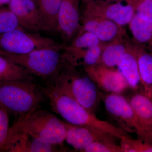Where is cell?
I'll return each instance as SVG.
<instances>
[{
	"label": "cell",
	"mask_w": 152,
	"mask_h": 152,
	"mask_svg": "<svg viewBox=\"0 0 152 152\" xmlns=\"http://www.w3.org/2000/svg\"><path fill=\"white\" fill-rule=\"evenodd\" d=\"M42 88L45 96L49 99L53 110L67 123L107 133L119 140L124 137H130L128 133L122 128L100 119L94 113L88 110L53 86H48Z\"/></svg>",
	"instance_id": "cell-1"
},
{
	"label": "cell",
	"mask_w": 152,
	"mask_h": 152,
	"mask_svg": "<svg viewBox=\"0 0 152 152\" xmlns=\"http://www.w3.org/2000/svg\"><path fill=\"white\" fill-rule=\"evenodd\" d=\"M46 96L34 80L0 81V104L20 117L39 108Z\"/></svg>",
	"instance_id": "cell-2"
},
{
	"label": "cell",
	"mask_w": 152,
	"mask_h": 152,
	"mask_svg": "<svg viewBox=\"0 0 152 152\" xmlns=\"http://www.w3.org/2000/svg\"><path fill=\"white\" fill-rule=\"evenodd\" d=\"M64 61L59 73L52 85L72 98L77 102L94 113L101 99L98 87L86 74Z\"/></svg>",
	"instance_id": "cell-3"
},
{
	"label": "cell",
	"mask_w": 152,
	"mask_h": 152,
	"mask_svg": "<svg viewBox=\"0 0 152 152\" xmlns=\"http://www.w3.org/2000/svg\"><path fill=\"white\" fill-rule=\"evenodd\" d=\"M64 49H42L21 54L0 50V55L24 68L33 75L46 81L48 85H51L59 73L64 61L63 53H61Z\"/></svg>",
	"instance_id": "cell-4"
},
{
	"label": "cell",
	"mask_w": 152,
	"mask_h": 152,
	"mask_svg": "<svg viewBox=\"0 0 152 152\" xmlns=\"http://www.w3.org/2000/svg\"><path fill=\"white\" fill-rule=\"evenodd\" d=\"M19 118L25 129L33 136L60 146L65 141L66 122L54 114L37 108Z\"/></svg>",
	"instance_id": "cell-5"
},
{
	"label": "cell",
	"mask_w": 152,
	"mask_h": 152,
	"mask_svg": "<svg viewBox=\"0 0 152 152\" xmlns=\"http://www.w3.org/2000/svg\"><path fill=\"white\" fill-rule=\"evenodd\" d=\"M65 46L39 33L27 31L22 28L0 34V50L10 53L21 54L45 49H63Z\"/></svg>",
	"instance_id": "cell-6"
},
{
	"label": "cell",
	"mask_w": 152,
	"mask_h": 152,
	"mask_svg": "<svg viewBox=\"0 0 152 152\" xmlns=\"http://www.w3.org/2000/svg\"><path fill=\"white\" fill-rule=\"evenodd\" d=\"M81 1V17L103 18L123 27L129 25L135 14V7L132 0Z\"/></svg>",
	"instance_id": "cell-7"
},
{
	"label": "cell",
	"mask_w": 152,
	"mask_h": 152,
	"mask_svg": "<svg viewBox=\"0 0 152 152\" xmlns=\"http://www.w3.org/2000/svg\"><path fill=\"white\" fill-rule=\"evenodd\" d=\"M101 98L106 110L119 123L121 128L127 132L135 133L138 139L147 142L138 118L128 100L119 94L113 93L101 95Z\"/></svg>",
	"instance_id": "cell-8"
},
{
	"label": "cell",
	"mask_w": 152,
	"mask_h": 152,
	"mask_svg": "<svg viewBox=\"0 0 152 152\" xmlns=\"http://www.w3.org/2000/svg\"><path fill=\"white\" fill-rule=\"evenodd\" d=\"M50 148L48 142L26 130L19 118L9 129L4 152H47Z\"/></svg>",
	"instance_id": "cell-9"
},
{
	"label": "cell",
	"mask_w": 152,
	"mask_h": 152,
	"mask_svg": "<svg viewBox=\"0 0 152 152\" xmlns=\"http://www.w3.org/2000/svg\"><path fill=\"white\" fill-rule=\"evenodd\" d=\"M81 1L61 0L58 14V33L65 45L72 42L80 29Z\"/></svg>",
	"instance_id": "cell-10"
},
{
	"label": "cell",
	"mask_w": 152,
	"mask_h": 152,
	"mask_svg": "<svg viewBox=\"0 0 152 152\" xmlns=\"http://www.w3.org/2000/svg\"><path fill=\"white\" fill-rule=\"evenodd\" d=\"M83 67L85 73L98 88L106 92L120 94L129 88L117 69L106 66L102 64Z\"/></svg>",
	"instance_id": "cell-11"
},
{
	"label": "cell",
	"mask_w": 152,
	"mask_h": 152,
	"mask_svg": "<svg viewBox=\"0 0 152 152\" xmlns=\"http://www.w3.org/2000/svg\"><path fill=\"white\" fill-rule=\"evenodd\" d=\"M84 32L94 34L101 42L105 44L126 36L123 26L110 20L98 17L81 18L79 33Z\"/></svg>",
	"instance_id": "cell-12"
},
{
	"label": "cell",
	"mask_w": 152,
	"mask_h": 152,
	"mask_svg": "<svg viewBox=\"0 0 152 152\" xmlns=\"http://www.w3.org/2000/svg\"><path fill=\"white\" fill-rule=\"evenodd\" d=\"M67 132L65 141L75 150L83 152L90 144L104 141L116 143L118 138L110 134L81 126L66 122Z\"/></svg>",
	"instance_id": "cell-13"
},
{
	"label": "cell",
	"mask_w": 152,
	"mask_h": 152,
	"mask_svg": "<svg viewBox=\"0 0 152 152\" xmlns=\"http://www.w3.org/2000/svg\"><path fill=\"white\" fill-rule=\"evenodd\" d=\"M7 5L21 28L32 32L42 31L40 13L34 0H11Z\"/></svg>",
	"instance_id": "cell-14"
},
{
	"label": "cell",
	"mask_w": 152,
	"mask_h": 152,
	"mask_svg": "<svg viewBox=\"0 0 152 152\" xmlns=\"http://www.w3.org/2000/svg\"><path fill=\"white\" fill-rule=\"evenodd\" d=\"M137 52V45L128 39L126 53L117 66L129 88L136 91L138 89L141 83Z\"/></svg>",
	"instance_id": "cell-15"
},
{
	"label": "cell",
	"mask_w": 152,
	"mask_h": 152,
	"mask_svg": "<svg viewBox=\"0 0 152 152\" xmlns=\"http://www.w3.org/2000/svg\"><path fill=\"white\" fill-rule=\"evenodd\" d=\"M128 100L138 118L146 141L152 144V97L138 92Z\"/></svg>",
	"instance_id": "cell-16"
},
{
	"label": "cell",
	"mask_w": 152,
	"mask_h": 152,
	"mask_svg": "<svg viewBox=\"0 0 152 152\" xmlns=\"http://www.w3.org/2000/svg\"><path fill=\"white\" fill-rule=\"evenodd\" d=\"M40 13L42 31L58 33V18L61 0H34Z\"/></svg>",
	"instance_id": "cell-17"
},
{
	"label": "cell",
	"mask_w": 152,
	"mask_h": 152,
	"mask_svg": "<svg viewBox=\"0 0 152 152\" xmlns=\"http://www.w3.org/2000/svg\"><path fill=\"white\" fill-rule=\"evenodd\" d=\"M129 25L134 42L152 54V24L135 14Z\"/></svg>",
	"instance_id": "cell-18"
},
{
	"label": "cell",
	"mask_w": 152,
	"mask_h": 152,
	"mask_svg": "<svg viewBox=\"0 0 152 152\" xmlns=\"http://www.w3.org/2000/svg\"><path fill=\"white\" fill-rule=\"evenodd\" d=\"M128 39L126 36L106 44L99 64L109 67H117L126 53Z\"/></svg>",
	"instance_id": "cell-19"
},
{
	"label": "cell",
	"mask_w": 152,
	"mask_h": 152,
	"mask_svg": "<svg viewBox=\"0 0 152 152\" xmlns=\"http://www.w3.org/2000/svg\"><path fill=\"white\" fill-rule=\"evenodd\" d=\"M137 61L144 94L152 97V54L137 45Z\"/></svg>",
	"instance_id": "cell-20"
},
{
	"label": "cell",
	"mask_w": 152,
	"mask_h": 152,
	"mask_svg": "<svg viewBox=\"0 0 152 152\" xmlns=\"http://www.w3.org/2000/svg\"><path fill=\"white\" fill-rule=\"evenodd\" d=\"M28 71L0 55V81L34 80Z\"/></svg>",
	"instance_id": "cell-21"
},
{
	"label": "cell",
	"mask_w": 152,
	"mask_h": 152,
	"mask_svg": "<svg viewBox=\"0 0 152 152\" xmlns=\"http://www.w3.org/2000/svg\"><path fill=\"white\" fill-rule=\"evenodd\" d=\"M123 152H152V144L140 139L124 137L120 139Z\"/></svg>",
	"instance_id": "cell-22"
},
{
	"label": "cell",
	"mask_w": 152,
	"mask_h": 152,
	"mask_svg": "<svg viewBox=\"0 0 152 152\" xmlns=\"http://www.w3.org/2000/svg\"><path fill=\"white\" fill-rule=\"evenodd\" d=\"M18 28H21L15 15L8 7L0 5V34Z\"/></svg>",
	"instance_id": "cell-23"
},
{
	"label": "cell",
	"mask_w": 152,
	"mask_h": 152,
	"mask_svg": "<svg viewBox=\"0 0 152 152\" xmlns=\"http://www.w3.org/2000/svg\"><path fill=\"white\" fill-rule=\"evenodd\" d=\"M105 45V43H102L97 46L88 50L82 56L79 61V66H90L99 64L102 53Z\"/></svg>",
	"instance_id": "cell-24"
},
{
	"label": "cell",
	"mask_w": 152,
	"mask_h": 152,
	"mask_svg": "<svg viewBox=\"0 0 152 152\" xmlns=\"http://www.w3.org/2000/svg\"><path fill=\"white\" fill-rule=\"evenodd\" d=\"M8 111L0 104V152H4L10 126Z\"/></svg>",
	"instance_id": "cell-25"
},
{
	"label": "cell",
	"mask_w": 152,
	"mask_h": 152,
	"mask_svg": "<svg viewBox=\"0 0 152 152\" xmlns=\"http://www.w3.org/2000/svg\"><path fill=\"white\" fill-rule=\"evenodd\" d=\"M85 152H123L121 146L112 142L98 141L90 144Z\"/></svg>",
	"instance_id": "cell-26"
},
{
	"label": "cell",
	"mask_w": 152,
	"mask_h": 152,
	"mask_svg": "<svg viewBox=\"0 0 152 152\" xmlns=\"http://www.w3.org/2000/svg\"><path fill=\"white\" fill-rule=\"evenodd\" d=\"M135 7L136 15L152 24V0H144L138 3Z\"/></svg>",
	"instance_id": "cell-27"
},
{
	"label": "cell",
	"mask_w": 152,
	"mask_h": 152,
	"mask_svg": "<svg viewBox=\"0 0 152 152\" xmlns=\"http://www.w3.org/2000/svg\"><path fill=\"white\" fill-rule=\"evenodd\" d=\"M11 0H0V5H5L8 4Z\"/></svg>",
	"instance_id": "cell-28"
},
{
	"label": "cell",
	"mask_w": 152,
	"mask_h": 152,
	"mask_svg": "<svg viewBox=\"0 0 152 152\" xmlns=\"http://www.w3.org/2000/svg\"><path fill=\"white\" fill-rule=\"evenodd\" d=\"M132 1H133V2L135 6L138 3H140V2L144 1V0H132Z\"/></svg>",
	"instance_id": "cell-29"
}]
</instances>
